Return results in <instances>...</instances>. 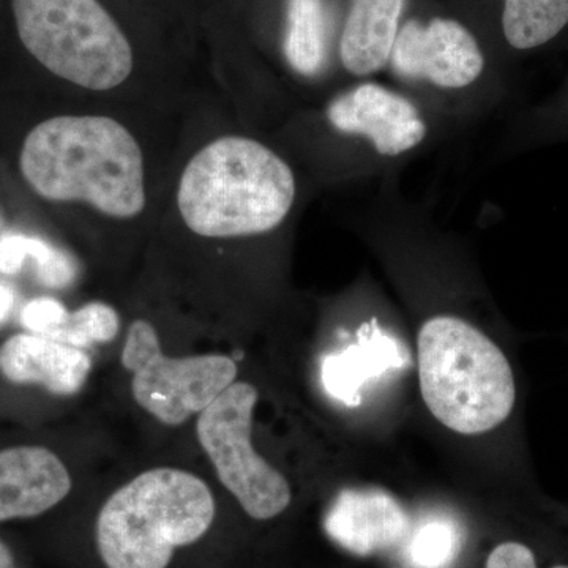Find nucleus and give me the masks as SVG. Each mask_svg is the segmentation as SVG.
I'll return each mask as SVG.
<instances>
[{
	"label": "nucleus",
	"instance_id": "obj_4",
	"mask_svg": "<svg viewBox=\"0 0 568 568\" xmlns=\"http://www.w3.org/2000/svg\"><path fill=\"white\" fill-rule=\"evenodd\" d=\"M418 376L429 413L462 435L506 424L517 405V381L506 354L459 317H433L420 328Z\"/></svg>",
	"mask_w": 568,
	"mask_h": 568
},
{
	"label": "nucleus",
	"instance_id": "obj_24",
	"mask_svg": "<svg viewBox=\"0 0 568 568\" xmlns=\"http://www.w3.org/2000/svg\"><path fill=\"white\" fill-rule=\"evenodd\" d=\"M2 227H3V216H2V213H0V231H2ZM2 235V234H0Z\"/></svg>",
	"mask_w": 568,
	"mask_h": 568
},
{
	"label": "nucleus",
	"instance_id": "obj_3",
	"mask_svg": "<svg viewBox=\"0 0 568 568\" xmlns=\"http://www.w3.org/2000/svg\"><path fill=\"white\" fill-rule=\"evenodd\" d=\"M215 519L204 480L156 467L119 488L97 518L95 540L106 568H168L178 548L203 538Z\"/></svg>",
	"mask_w": 568,
	"mask_h": 568
},
{
	"label": "nucleus",
	"instance_id": "obj_5",
	"mask_svg": "<svg viewBox=\"0 0 568 568\" xmlns=\"http://www.w3.org/2000/svg\"><path fill=\"white\" fill-rule=\"evenodd\" d=\"M21 50L51 77L104 92L134 69L129 37L100 0H9Z\"/></svg>",
	"mask_w": 568,
	"mask_h": 568
},
{
	"label": "nucleus",
	"instance_id": "obj_7",
	"mask_svg": "<svg viewBox=\"0 0 568 568\" xmlns=\"http://www.w3.org/2000/svg\"><path fill=\"white\" fill-rule=\"evenodd\" d=\"M122 364L133 373L138 405L170 426L200 416L237 377V365L224 355L166 357L155 327L144 320L130 324Z\"/></svg>",
	"mask_w": 568,
	"mask_h": 568
},
{
	"label": "nucleus",
	"instance_id": "obj_20",
	"mask_svg": "<svg viewBox=\"0 0 568 568\" xmlns=\"http://www.w3.org/2000/svg\"><path fill=\"white\" fill-rule=\"evenodd\" d=\"M69 316V310L61 302L52 297H39L24 305L21 323L31 334L51 338L65 325Z\"/></svg>",
	"mask_w": 568,
	"mask_h": 568
},
{
	"label": "nucleus",
	"instance_id": "obj_21",
	"mask_svg": "<svg viewBox=\"0 0 568 568\" xmlns=\"http://www.w3.org/2000/svg\"><path fill=\"white\" fill-rule=\"evenodd\" d=\"M487 568H538L536 555L528 545L506 541L493 549Z\"/></svg>",
	"mask_w": 568,
	"mask_h": 568
},
{
	"label": "nucleus",
	"instance_id": "obj_26",
	"mask_svg": "<svg viewBox=\"0 0 568 568\" xmlns=\"http://www.w3.org/2000/svg\"><path fill=\"white\" fill-rule=\"evenodd\" d=\"M567 104H568V95H567Z\"/></svg>",
	"mask_w": 568,
	"mask_h": 568
},
{
	"label": "nucleus",
	"instance_id": "obj_22",
	"mask_svg": "<svg viewBox=\"0 0 568 568\" xmlns=\"http://www.w3.org/2000/svg\"><path fill=\"white\" fill-rule=\"evenodd\" d=\"M14 306V291L9 283L0 280V325L9 320Z\"/></svg>",
	"mask_w": 568,
	"mask_h": 568
},
{
	"label": "nucleus",
	"instance_id": "obj_27",
	"mask_svg": "<svg viewBox=\"0 0 568 568\" xmlns=\"http://www.w3.org/2000/svg\"><path fill=\"white\" fill-rule=\"evenodd\" d=\"M10 568H14V567H10Z\"/></svg>",
	"mask_w": 568,
	"mask_h": 568
},
{
	"label": "nucleus",
	"instance_id": "obj_2",
	"mask_svg": "<svg viewBox=\"0 0 568 568\" xmlns=\"http://www.w3.org/2000/svg\"><path fill=\"white\" fill-rule=\"evenodd\" d=\"M295 178L267 145L245 136L209 142L186 163L178 209L192 233L209 239L268 233L293 209Z\"/></svg>",
	"mask_w": 568,
	"mask_h": 568
},
{
	"label": "nucleus",
	"instance_id": "obj_17",
	"mask_svg": "<svg viewBox=\"0 0 568 568\" xmlns=\"http://www.w3.org/2000/svg\"><path fill=\"white\" fill-rule=\"evenodd\" d=\"M284 54L297 73L313 77L325 58L323 0H290Z\"/></svg>",
	"mask_w": 568,
	"mask_h": 568
},
{
	"label": "nucleus",
	"instance_id": "obj_14",
	"mask_svg": "<svg viewBox=\"0 0 568 568\" xmlns=\"http://www.w3.org/2000/svg\"><path fill=\"white\" fill-rule=\"evenodd\" d=\"M405 364L394 339L381 334L362 338L357 345L325 358L323 383L328 394L347 406L361 403L358 390L369 377L383 375L388 368Z\"/></svg>",
	"mask_w": 568,
	"mask_h": 568
},
{
	"label": "nucleus",
	"instance_id": "obj_12",
	"mask_svg": "<svg viewBox=\"0 0 568 568\" xmlns=\"http://www.w3.org/2000/svg\"><path fill=\"white\" fill-rule=\"evenodd\" d=\"M91 369L84 351L47 336L18 334L0 346V373L10 383L39 384L54 395L78 394Z\"/></svg>",
	"mask_w": 568,
	"mask_h": 568
},
{
	"label": "nucleus",
	"instance_id": "obj_23",
	"mask_svg": "<svg viewBox=\"0 0 568 568\" xmlns=\"http://www.w3.org/2000/svg\"><path fill=\"white\" fill-rule=\"evenodd\" d=\"M13 555H11L9 547L0 541V568H10L13 567Z\"/></svg>",
	"mask_w": 568,
	"mask_h": 568
},
{
	"label": "nucleus",
	"instance_id": "obj_10",
	"mask_svg": "<svg viewBox=\"0 0 568 568\" xmlns=\"http://www.w3.org/2000/svg\"><path fill=\"white\" fill-rule=\"evenodd\" d=\"M409 517L395 496L381 488H347L324 518L327 536L355 556H372L402 544Z\"/></svg>",
	"mask_w": 568,
	"mask_h": 568
},
{
	"label": "nucleus",
	"instance_id": "obj_8",
	"mask_svg": "<svg viewBox=\"0 0 568 568\" xmlns=\"http://www.w3.org/2000/svg\"><path fill=\"white\" fill-rule=\"evenodd\" d=\"M392 65L409 80H425L444 89L473 84L485 59L473 33L458 21L435 18L426 24L409 21L399 29Z\"/></svg>",
	"mask_w": 568,
	"mask_h": 568
},
{
	"label": "nucleus",
	"instance_id": "obj_25",
	"mask_svg": "<svg viewBox=\"0 0 568 568\" xmlns=\"http://www.w3.org/2000/svg\"><path fill=\"white\" fill-rule=\"evenodd\" d=\"M551 568H568V566H556V567H551Z\"/></svg>",
	"mask_w": 568,
	"mask_h": 568
},
{
	"label": "nucleus",
	"instance_id": "obj_15",
	"mask_svg": "<svg viewBox=\"0 0 568 568\" xmlns=\"http://www.w3.org/2000/svg\"><path fill=\"white\" fill-rule=\"evenodd\" d=\"M32 261L37 280L51 290L70 286L77 278V265L69 254L44 239L22 233L0 235V275L20 274Z\"/></svg>",
	"mask_w": 568,
	"mask_h": 568
},
{
	"label": "nucleus",
	"instance_id": "obj_18",
	"mask_svg": "<svg viewBox=\"0 0 568 568\" xmlns=\"http://www.w3.org/2000/svg\"><path fill=\"white\" fill-rule=\"evenodd\" d=\"M119 328L121 320L112 306L103 302H91L70 313L65 325L51 338L82 349L95 343H110L118 336Z\"/></svg>",
	"mask_w": 568,
	"mask_h": 568
},
{
	"label": "nucleus",
	"instance_id": "obj_16",
	"mask_svg": "<svg viewBox=\"0 0 568 568\" xmlns=\"http://www.w3.org/2000/svg\"><path fill=\"white\" fill-rule=\"evenodd\" d=\"M567 26L568 0H504V37L515 50L545 47Z\"/></svg>",
	"mask_w": 568,
	"mask_h": 568
},
{
	"label": "nucleus",
	"instance_id": "obj_1",
	"mask_svg": "<svg viewBox=\"0 0 568 568\" xmlns=\"http://www.w3.org/2000/svg\"><path fill=\"white\" fill-rule=\"evenodd\" d=\"M17 171L48 204H88L130 220L148 204L144 159L126 126L104 115H51L21 138Z\"/></svg>",
	"mask_w": 568,
	"mask_h": 568
},
{
	"label": "nucleus",
	"instance_id": "obj_11",
	"mask_svg": "<svg viewBox=\"0 0 568 568\" xmlns=\"http://www.w3.org/2000/svg\"><path fill=\"white\" fill-rule=\"evenodd\" d=\"M70 489L69 470L48 448L0 452V523L39 517L62 503Z\"/></svg>",
	"mask_w": 568,
	"mask_h": 568
},
{
	"label": "nucleus",
	"instance_id": "obj_13",
	"mask_svg": "<svg viewBox=\"0 0 568 568\" xmlns=\"http://www.w3.org/2000/svg\"><path fill=\"white\" fill-rule=\"evenodd\" d=\"M406 0H351L339 58L349 73H375L390 61Z\"/></svg>",
	"mask_w": 568,
	"mask_h": 568
},
{
	"label": "nucleus",
	"instance_id": "obj_6",
	"mask_svg": "<svg viewBox=\"0 0 568 568\" xmlns=\"http://www.w3.org/2000/svg\"><path fill=\"white\" fill-rule=\"evenodd\" d=\"M256 403V387L234 383L200 414L196 435L223 487L248 517L265 521L290 507L291 488L283 474L253 448Z\"/></svg>",
	"mask_w": 568,
	"mask_h": 568
},
{
	"label": "nucleus",
	"instance_id": "obj_19",
	"mask_svg": "<svg viewBox=\"0 0 568 568\" xmlns=\"http://www.w3.org/2000/svg\"><path fill=\"white\" fill-rule=\"evenodd\" d=\"M457 552V529L443 519L420 526L409 545V559L416 568H446Z\"/></svg>",
	"mask_w": 568,
	"mask_h": 568
},
{
	"label": "nucleus",
	"instance_id": "obj_9",
	"mask_svg": "<svg viewBox=\"0 0 568 568\" xmlns=\"http://www.w3.org/2000/svg\"><path fill=\"white\" fill-rule=\"evenodd\" d=\"M327 118L338 132L361 134L381 155H402L417 148L426 125L416 104L379 84H362L336 97Z\"/></svg>",
	"mask_w": 568,
	"mask_h": 568
}]
</instances>
